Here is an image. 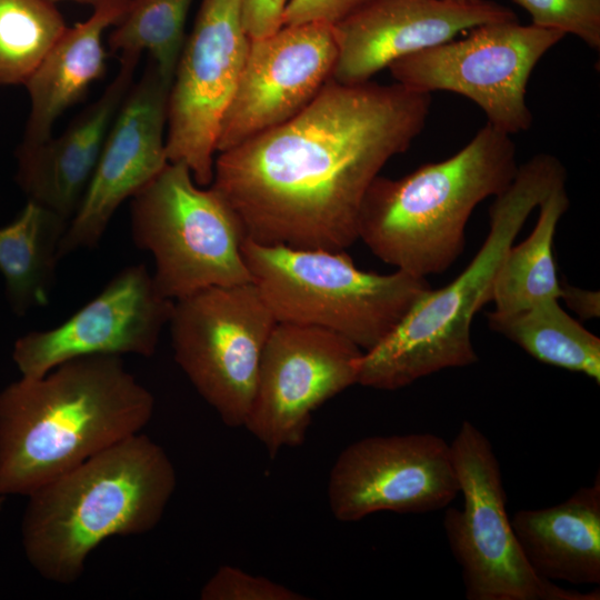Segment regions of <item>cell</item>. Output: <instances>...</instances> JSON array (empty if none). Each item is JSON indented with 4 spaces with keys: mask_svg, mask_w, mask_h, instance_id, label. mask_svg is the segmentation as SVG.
<instances>
[{
    "mask_svg": "<svg viewBox=\"0 0 600 600\" xmlns=\"http://www.w3.org/2000/svg\"><path fill=\"white\" fill-rule=\"evenodd\" d=\"M431 93L331 78L284 123L221 152L211 187L267 246L344 251L384 164L423 130Z\"/></svg>",
    "mask_w": 600,
    "mask_h": 600,
    "instance_id": "obj_1",
    "label": "cell"
},
{
    "mask_svg": "<svg viewBox=\"0 0 600 600\" xmlns=\"http://www.w3.org/2000/svg\"><path fill=\"white\" fill-rule=\"evenodd\" d=\"M152 393L120 356L66 361L0 391V496L33 491L90 457L139 433Z\"/></svg>",
    "mask_w": 600,
    "mask_h": 600,
    "instance_id": "obj_2",
    "label": "cell"
},
{
    "mask_svg": "<svg viewBox=\"0 0 600 600\" xmlns=\"http://www.w3.org/2000/svg\"><path fill=\"white\" fill-rule=\"evenodd\" d=\"M176 486L162 447L140 432L128 437L28 496L21 520L26 558L43 579L71 584L104 540L151 531Z\"/></svg>",
    "mask_w": 600,
    "mask_h": 600,
    "instance_id": "obj_3",
    "label": "cell"
},
{
    "mask_svg": "<svg viewBox=\"0 0 600 600\" xmlns=\"http://www.w3.org/2000/svg\"><path fill=\"white\" fill-rule=\"evenodd\" d=\"M566 180L564 166L552 154L539 153L519 164L510 186L494 197L489 232L473 259L444 287L424 291L383 340L363 351L358 383L393 391L476 363L471 324L491 302L498 268L533 209Z\"/></svg>",
    "mask_w": 600,
    "mask_h": 600,
    "instance_id": "obj_4",
    "label": "cell"
},
{
    "mask_svg": "<svg viewBox=\"0 0 600 600\" xmlns=\"http://www.w3.org/2000/svg\"><path fill=\"white\" fill-rule=\"evenodd\" d=\"M510 136L486 124L450 158L370 184L358 239L396 270L427 278L448 270L466 247L476 207L502 193L519 164Z\"/></svg>",
    "mask_w": 600,
    "mask_h": 600,
    "instance_id": "obj_5",
    "label": "cell"
},
{
    "mask_svg": "<svg viewBox=\"0 0 600 600\" xmlns=\"http://www.w3.org/2000/svg\"><path fill=\"white\" fill-rule=\"evenodd\" d=\"M252 283L277 322L334 332L367 351L383 340L430 284L401 270L356 267L344 251L267 246L246 238Z\"/></svg>",
    "mask_w": 600,
    "mask_h": 600,
    "instance_id": "obj_6",
    "label": "cell"
},
{
    "mask_svg": "<svg viewBox=\"0 0 600 600\" xmlns=\"http://www.w3.org/2000/svg\"><path fill=\"white\" fill-rule=\"evenodd\" d=\"M131 233L154 259L156 288L172 301L209 287L252 282L241 219L214 188L197 184L184 163L168 162L132 198Z\"/></svg>",
    "mask_w": 600,
    "mask_h": 600,
    "instance_id": "obj_7",
    "label": "cell"
},
{
    "mask_svg": "<svg viewBox=\"0 0 600 600\" xmlns=\"http://www.w3.org/2000/svg\"><path fill=\"white\" fill-rule=\"evenodd\" d=\"M450 448L463 506L444 508L443 529L466 598L599 600V590L564 589L531 569L508 517L500 463L483 432L466 420Z\"/></svg>",
    "mask_w": 600,
    "mask_h": 600,
    "instance_id": "obj_8",
    "label": "cell"
},
{
    "mask_svg": "<svg viewBox=\"0 0 600 600\" xmlns=\"http://www.w3.org/2000/svg\"><path fill=\"white\" fill-rule=\"evenodd\" d=\"M276 323L252 282L209 287L173 301L174 359L228 427L246 422Z\"/></svg>",
    "mask_w": 600,
    "mask_h": 600,
    "instance_id": "obj_9",
    "label": "cell"
},
{
    "mask_svg": "<svg viewBox=\"0 0 600 600\" xmlns=\"http://www.w3.org/2000/svg\"><path fill=\"white\" fill-rule=\"evenodd\" d=\"M454 38L404 56L388 69L397 83L413 91H450L478 104L488 124L507 133L527 131L532 113L527 84L539 60L564 33L523 26L518 20L484 23Z\"/></svg>",
    "mask_w": 600,
    "mask_h": 600,
    "instance_id": "obj_10",
    "label": "cell"
},
{
    "mask_svg": "<svg viewBox=\"0 0 600 600\" xmlns=\"http://www.w3.org/2000/svg\"><path fill=\"white\" fill-rule=\"evenodd\" d=\"M251 39L241 0H202L186 37L168 100L166 152L197 184L213 178L220 126L233 98Z\"/></svg>",
    "mask_w": 600,
    "mask_h": 600,
    "instance_id": "obj_11",
    "label": "cell"
},
{
    "mask_svg": "<svg viewBox=\"0 0 600 600\" xmlns=\"http://www.w3.org/2000/svg\"><path fill=\"white\" fill-rule=\"evenodd\" d=\"M362 353L334 332L277 322L262 351L243 427L271 458L283 448L301 446L312 413L358 383Z\"/></svg>",
    "mask_w": 600,
    "mask_h": 600,
    "instance_id": "obj_12",
    "label": "cell"
},
{
    "mask_svg": "<svg viewBox=\"0 0 600 600\" xmlns=\"http://www.w3.org/2000/svg\"><path fill=\"white\" fill-rule=\"evenodd\" d=\"M458 494L450 443L432 433L360 439L338 456L328 482L330 510L342 522L381 511H437Z\"/></svg>",
    "mask_w": 600,
    "mask_h": 600,
    "instance_id": "obj_13",
    "label": "cell"
},
{
    "mask_svg": "<svg viewBox=\"0 0 600 600\" xmlns=\"http://www.w3.org/2000/svg\"><path fill=\"white\" fill-rule=\"evenodd\" d=\"M172 307L143 264L129 266L61 324L19 338L12 358L22 377L39 378L80 357H151Z\"/></svg>",
    "mask_w": 600,
    "mask_h": 600,
    "instance_id": "obj_14",
    "label": "cell"
},
{
    "mask_svg": "<svg viewBox=\"0 0 600 600\" xmlns=\"http://www.w3.org/2000/svg\"><path fill=\"white\" fill-rule=\"evenodd\" d=\"M171 82L148 59L104 141L83 199L61 239L59 257L96 247L111 218L168 164L166 132Z\"/></svg>",
    "mask_w": 600,
    "mask_h": 600,
    "instance_id": "obj_15",
    "label": "cell"
},
{
    "mask_svg": "<svg viewBox=\"0 0 600 600\" xmlns=\"http://www.w3.org/2000/svg\"><path fill=\"white\" fill-rule=\"evenodd\" d=\"M337 59L332 26H282L251 39L233 98L222 119L217 152L284 123L331 78Z\"/></svg>",
    "mask_w": 600,
    "mask_h": 600,
    "instance_id": "obj_16",
    "label": "cell"
},
{
    "mask_svg": "<svg viewBox=\"0 0 600 600\" xmlns=\"http://www.w3.org/2000/svg\"><path fill=\"white\" fill-rule=\"evenodd\" d=\"M514 20L513 10L489 0H369L332 26L337 59L331 79L363 83L393 61L447 42L461 31Z\"/></svg>",
    "mask_w": 600,
    "mask_h": 600,
    "instance_id": "obj_17",
    "label": "cell"
},
{
    "mask_svg": "<svg viewBox=\"0 0 600 600\" xmlns=\"http://www.w3.org/2000/svg\"><path fill=\"white\" fill-rule=\"evenodd\" d=\"M140 57L120 56L116 77L61 134L22 147L19 180L31 201L70 222L83 199L113 120L133 84Z\"/></svg>",
    "mask_w": 600,
    "mask_h": 600,
    "instance_id": "obj_18",
    "label": "cell"
},
{
    "mask_svg": "<svg viewBox=\"0 0 600 600\" xmlns=\"http://www.w3.org/2000/svg\"><path fill=\"white\" fill-rule=\"evenodd\" d=\"M529 566L548 581L600 583V474L563 502L510 519Z\"/></svg>",
    "mask_w": 600,
    "mask_h": 600,
    "instance_id": "obj_19",
    "label": "cell"
},
{
    "mask_svg": "<svg viewBox=\"0 0 600 600\" xmlns=\"http://www.w3.org/2000/svg\"><path fill=\"white\" fill-rule=\"evenodd\" d=\"M129 0H101L84 21L66 28L26 82L30 116L23 147L52 137L56 120L83 98L106 70L103 33L123 17Z\"/></svg>",
    "mask_w": 600,
    "mask_h": 600,
    "instance_id": "obj_20",
    "label": "cell"
},
{
    "mask_svg": "<svg viewBox=\"0 0 600 600\" xmlns=\"http://www.w3.org/2000/svg\"><path fill=\"white\" fill-rule=\"evenodd\" d=\"M68 223L29 200L11 223L0 228V271L19 313L49 303L59 246Z\"/></svg>",
    "mask_w": 600,
    "mask_h": 600,
    "instance_id": "obj_21",
    "label": "cell"
},
{
    "mask_svg": "<svg viewBox=\"0 0 600 600\" xmlns=\"http://www.w3.org/2000/svg\"><path fill=\"white\" fill-rule=\"evenodd\" d=\"M491 330L536 360L600 383V339L570 317L559 299H548L512 313L488 312Z\"/></svg>",
    "mask_w": 600,
    "mask_h": 600,
    "instance_id": "obj_22",
    "label": "cell"
},
{
    "mask_svg": "<svg viewBox=\"0 0 600 600\" xmlns=\"http://www.w3.org/2000/svg\"><path fill=\"white\" fill-rule=\"evenodd\" d=\"M570 200L564 187L553 190L540 204L534 229L526 240L511 246L493 281L491 302L496 312L512 313L548 299H559L553 240Z\"/></svg>",
    "mask_w": 600,
    "mask_h": 600,
    "instance_id": "obj_23",
    "label": "cell"
},
{
    "mask_svg": "<svg viewBox=\"0 0 600 600\" xmlns=\"http://www.w3.org/2000/svg\"><path fill=\"white\" fill-rule=\"evenodd\" d=\"M193 0H129L108 38L120 56L148 52L160 74L172 82L186 40L184 27Z\"/></svg>",
    "mask_w": 600,
    "mask_h": 600,
    "instance_id": "obj_24",
    "label": "cell"
},
{
    "mask_svg": "<svg viewBox=\"0 0 600 600\" xmlns=\"http://www.w3.org/2000/svg\"><path fill=\"white\" fill-rule=\"evenodd\" d=\"M66 28L47 0H0V84H26Z\"/></svg>",
    "mask_w": 600,
    "mask_h": 600,
    "instance_id": "obj_25",
    "label": "cell"
},
{
    "mask_svg": "<svg viewBox=\"0 0 600 600\" xmlns=\"http://www.w3.org/2000/svg\"><path fill=\"white\" fill-rule=\"evenodd\" d=\"M531 17V24L573 34L600 49V0H512Z\"/></svg>",
    "mask_w": 600,
    "mask_h": 600,
    "instance_id": "obj_26",
    "label": "cell"
},
{
    "mask_svg": "<svg viewBox=\"0 0 600 600\" xmlns=\"http://www.w3.org/2000/svg\"><path fill=\"white\" fill-rule=\"evenodd\" d=\"M202 600H303L301 593L264 577L221 566L203 584Z\"/></svg>",
    "mask_w": 600,
    "mask_h": 600,
    "instance_id": "obj_27",
    "label": "cell"
},
{
    "mask_svg": "<svg viewBox=\"0 0 600 600\" xmlns=\"http://www.w3.org/2000/svg\"><path fill=\"white\" fill-rule=\"evenodd\" d=\"M369 0H289L283 26L327 23L333 26Z\"/></svg>",
    "mask_w": 600,
    "mask_h": 600,
    "instance_id": "obj_28",
    "label": "cell"
},
{
    "mask_svg": "<svg viewBox=\"0 0 600 600\" xmlns=\"http://www.w3.org/2000/svg\"><path fill=\"white\" fill-rule=\"evenodd\" d=\"M289 0H241L244 29L250 39L267 37L283 26Z\"/></svg>",
    "mask_w": 600,
    "mask_h": 600,
    "instance_id": "obj_29",
    "label": "cell"
},
{
    "mask_svg": "<svg viewBox=\"0 0 600 600\" xmlns=\"http://www.w3.org/2000/svg\"><path fill=\"white\" fill-rule=\"evenodd\" d=\"M583 320L600 317V292L561 282L560 298Z\"/></svg>",
    "mask_w": 600,
    "mask_h": 600,
    "instance_id": "obj_30",
    "label": "cell"
},
{
    "mask_svg": "<svg viewBox=\"0 0 600 600\" xmlns=\"http://www.w3.org/2000/svg\"><path fill=\"white\" fill-rule=\"evenodd\" d=\"M51 3H57V2H60V1H72V2H78V3H81V4H90V6H96L99 1L101 0H47Z\"/></svg>",
    "mask_w": 600,
    "mask_h": 600,
    "instance_id": "obj_31",
    "label": "cell"
},
{
    "mask_svg": "<svg viewBox=\"0 0 600 600\" xmlns=\"http://www.w3.org/2000/svg\"><path fill=\"white\" fill-rule=\"evenodd\" d=\"M449 1H456V2H477L480 0H449Z\"/></svg>",
    "mask_w": 600,
    "mask_h": 600,
    "instance_id": "obj_32",
    "label": "cell"
},
{
    "mask_svg": "<svg viewBox=\"0 0 600 600\" xmlns=\"http://www.w3.org/2000/svg\"><path fill=\"white\" fill-rule=\"evenodd\" d=\"M4 500H6V497L0 496V511H1L2 507H3Z\"/></svg>",
    "mask_w": 600,
    "mask_h": 600,
    "instance_id": "obj_33",
    "label": "cell"
}]
</instances>
